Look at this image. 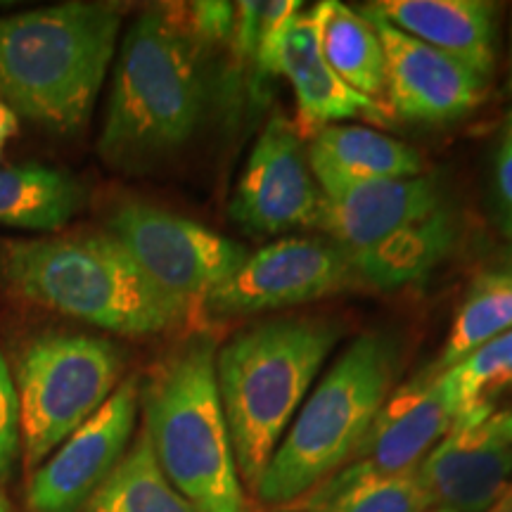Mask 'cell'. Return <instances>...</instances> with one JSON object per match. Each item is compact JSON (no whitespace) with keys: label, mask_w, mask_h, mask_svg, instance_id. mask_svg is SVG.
Here are the masks:
<instances>
[{"label":"cell","mask_w":512,"mask_h":512,"mask_svg":"<svg viewBox=\"0 0 512 512\" xmlns=\"http://www.w3.org/2000/svg\"><path fill=\"white\" fill-rule=\"evenodd\" d=\"M200 43L174 10L152 8L121 38L98 152L119 171H150L190 143L207 107Z\"/></svg>","instance_id":"cell-1"},{"label":"cell","mask_w":512,"mask_h":512,"mask_svg":"<svg viewBox=\"0 0 512 512\" xmlns=\"http://www.w3.org/2000/svg\"><path fill=\"white\" fill-rule=\"evenodd\" d=\"M0 287L128 337L176 330L192 313V306L164 292L110 233L0 242Z\"/></svg>","instance_id":"cell-2"},{"label":"cell","mask_w":512,"mask_h":512,"mask_svg":"<svg viewBox=\"0 0 512 512\" xmlns=\"http://www.w3.org/2000/svg\"><path fill=\"white\" fill-rule=\"evenodd\" d=\"M121 12L60 3L0 17V95L12 112L72 136L91 119L110 72Z\"/></svg>","instance_id":"cell-3"},{"label":"cell","mask_w":512,"mask_h":512,"mask_svg":"<svg viewBox=\"0 0 512 512\" xmlns=\"http://www.w3.org/2000/svg\"><path fill=\"white\" fill-rule=\"evenodd\" d=\"M339 337L335 320L275 318L238 332L216 351L238 475L252 494Z\"/></svg>","instance_id":"cell-4"},{"label":"cell","mask_w":512,"mask_h":512,"mask_svg":"<svg viewBox=\"0 0 512 512\" xmlns=\"http://www.w3.org/2000/svg\"><path fill=\"white\" fill-rule=\"evenodd\" d=\"M145 434L162 472L197 512H249L216 382V342L192 335L140 387Z\"/></svg>","instance_id":"cell-5"},{"label":"cell","mask_w":512,"mask_h":512,"mask_svg":"<svg viewBox=\"0 0 512 512\" xmlns=\"http://www.w3.org/2000/svg\"><path fill=\"white\" fill-rule=\"evenodd\" d=\"M399 373V339L387 332L356 337L306 396L254 496L271 508H290L342 470Z\"/></svg>","instance_id":"cell-6"},{"label":"cell","mask_w":512,"mask_h":512,"mask_svg":"<svg viewBox=\"0 0 512 512\" xmlns=\"http://www.w3.org/2000/svg\"><path fill=\"white\" fill-rule=\"evenodd\" d=\"M124 358L110 339L41 335L17 368L24 465L36 470L117 389Z\"/></svg>","instance_id":"cell-7"},{"label":"cell","mask_w":512,"mask_h":512,"mask_svg":"<svg viewBox=\"0 0 512 512\" xmlns=\"http://www.w3.org/2000/svg\"><path fill=\"white\" fill-rule=\"evenodd\" d=\"M107 226L164 292L192 309L202 306L249 254L245 245L202 223L143 202L121 204Z\"/></svg>","instance_id":"cell-8"},{"label":"cell","mask_w":512,"mask_h":512,"mask_svg":"<svg viewBox=\"0 0 512 512\" xmlns=\"http://www.w3.org/2000/svg\"><path fill=\"white\" fill-rule=\"evenodd\" d=\"M456 415L458 408L446 370L432 363L401 387H394L354 456L320 486L344 489L368 479L399 477L418 470Z\"/></svg>","instance_id":"cell-9"},{"label":"cell","mask_w":512,"mask_h":512,"mask_svg":"<svg viewBox=\"0 0 512 512\" xmlns=\"http://www.w3.org/2000/svg\"><path fill=\"white\" fill-rule=\"evenodd\" d=\"M354 285L349 256L335 242L285 238L247 254L202 306L214 316H247L316 302Z\"/></svg>","instance_id":"cell-10"},{"label":"cell","mask_w":512,"mask_h":512,"mask_svg":"<svg viewBox=\"0 0 512 512\" xmlns=\"http://www.w3.org/2000/svg\"><path fill=\"white\" fill-rule=\"evenodd\" d=\"M323 192L309 164V150L297 126L271 119L256 140L230 202V216L256 235L292 228H318Z\"/></svg>","instance_id":"cell-11"},{"label":"cell","mask_w":512,"mask_h":512,"mask_svg":"<svg viewBox=\"0 0 512 512\" xmlns=\"http://www.w3.org/2000/svg\"><path fill=\"white\" fill-rule=\"evenodd\" d=\"M138 408L140 380L131 375L36 467L27 489L29 512H79L88 505L126 456Z\"/></svg>","instance_id":"cell-12"},{"label":"cell","mask_w":512,"mask_h":512,"mask_svg":"<svg viewBox=\"0 0 512 512\" xmlns=\"http://www.w3.org/2000/svg\"><path fill=\"white\" fill-rule=\"evenodd\" d=\"M432 505L451 512H491L512 482V437L494 403L460 413L418 467Z\"/></svg>","instance_id":"cell-13"},{"label":"cell","mask_w":512,"mask_h":512,"mask_svg":"<svg viewBox=\"0 0 512 512\" xmlns=\"http://www.w3.org/2000/svg\"><path fill=\"white\" fill-rule=\"evenodd\" d=\"M363 15V12H361ZM384 50L387 110L415 124H451L482 105L489 79L370 15Z\"/></svg>","instance_id":"cell-14"},{"label":"cell","mask_w":512,"mask_h":512,"mask_svg":"<svg viewBox=\"0 0 512 512\" xmlns=\"http://www.w3.org/2000/svg\"><path fill=\"white\" fill-rule=\"evenodd\" d=\"M441 195L439 178L432 174L351 185L323 195L318 228L344 252H356L430 216L444 204Z\"/></svg>","instance_id":"cell-15"},{"label":"cell","mask_w":512,"mask_h":512,"mask_svg":"<svg viewBox=\"0 0 512 512\" xmlns=\"http://www.w3.org/2000/svg\"><path fill=\"white\" fill-rule=\"evenodd\" d=\"M275 74H283L290 81L297 98V131L304 138L347 119L373 121L377 126L392 124L394 117L387 107L356 93L328 67L304 10L287 24L280 38Z\"/></svg>","instance_id":"cell-16"},{"label":"cell","mask_w":512,"mask_h":512,"mask_svg":"<svg viewBox=\"0 0 512 512\" xmlns=\"http://www.w3.org/2000/svg\"><path fill=\"white\" fill-rule=\"evenodd\" d=\"M363 15L392 24L425 46L463 62L484 79L496 64V12L486 0H380Z\"/></svg>","instance_id":"cell-17"},{"label":"cell","mask_w":512,"mask_h":512,"mask_svg":"<svg viewBox=\"0 0 512 512\" xmlns=\"http://www.w3.org/2000/svg\"><path fill=\"white\" fill-rule=\"evenodd\" d=\"M306 150L323 195L361 183L415 178L425 166L415 147L368 126H325L313 133Z\"/></svg>","instance_id":"cell-18"},{"label":"cell","mask_w":512,"mask_h":512,"mask_svg":"<svg viewBox=\"0 0 512 512\" xmlns=\"http://www.w3.org/2000/svg\"><path fill=\"white\" fill-rule=\"evenodd\" d=\"M456 240V214L441 204L425 219L408 223L373 245L347 252V256L358 283L375 290H396L434 271L453 252Z\"/></svg>","instance_id":"cell-19"},{"label":"cell","mask_w":512,"mask_h":512,"mask_svg":"<svg viewBox=\"0 0 512 512\" xmlns=\"http://www.w3.org/2000/svg\"><path fill=\"white\" fill-rule=\"evenodd\" d=\"M306 17L332 72L356 93L384 105V50L373 22L339 0H323Z\"/></svg>","instance_id":"cell-20"},{"label":"cell","mask_w":512,"mask_h":512,"mask_svg":"<svg viewBox=\"0 0 512 512\" xmlns=\"http://www.w3.org/2000/svg\"><path fill=\"white\" fill-rule=\"evenodd\" d=\"M86 192L79 178L41 164L0 166V226L60 230L79 214Z\"/></svg>","instance_id":"cell-21"},{"label":"cell","mask_w":512,"mask_h":512,"mask_svg":"<svg viewBox=\"0 0 512 512\" xmlns=\"http://www.w3.org/2000/svg\"><path fill=\"white\" fill-rule=\"evenodd\" d=\"M86 508L88 512H197L166 479L145 430Z\"/></svg>","instance_id":"cell-22"},{"label":"cell","mask_w":512,"mask_h":512,"mask_svg":"<svg viewBox=\"0 0 512 512\" xmlns=\"http://www.w3.org/2000/svg\"><path fill=\"white\" fill-rule=\"evenodd\" d=\"M512 330V273H484L458 306L446 344L434 366L453 368L503 332Z\"/></svg>","instance_id":"cell-23"},{"label":"cell","mask_w":512,"mask_h":512,"mask_svg":"<svg viewBox=\"0 0 512 512\" xmlns=\"http://www.w3.org/2000/svg\"><path fill=\"white\" fill-rule=\"evenodd\" d=\"M290 508L302 512H427L432 508V498L422 486L418 470H413L399 477L368 479L344 489L318 486Z\"/></svg>","instance_id":"cell-24"},{"label":"cell","mask_w":512,"mask_h":512,"mask_svg":"<svg viewBox=\"0 0 512 512\" xmlns=\"http://www.w3.org/2000/svg\"><path fill=\"white\" fill-rule=\"evenodd\" d=\"M238 19H235L233 53L252 64L259 74H275L278 46L287 24L292 22L304 3L299 0H254V3H235Z\"/></svg>","instance_id":"cell-25"},{"label":"cell","mask_w":512,"mask_h":512,"mask_svg":"<svg viewBox=\"0 0 512 512\" xmlns=\"http://www.w3.org/2000/svg\"><path fill=\"white\" fill-rule=\"evenodd\" d=\"M458 415L494 403V396L512 387V330L503 332L446 370ZM456 415V418H458Z\"/></svg>","instance_id":"cell-26"},{"label":"cell","mask_w":512,"mask_h":512,"mask_svg":"<svg viewBox=\"0 0 512 512\" xmlns=\"http://www.w3.org/2000/svg\"><path fill=\"white\" fill-rule=\"evenodd\" d=\"M22 456V425H19V396L3 351H0V484L8 482Z\"/></svg>","instance_id":"cell-27"},{"label":"cell","mask_w":512,"mask_h":512,"mask_svg":"<svg viewBox=\"0 0 512 512\" xmlns=\"http://www.w3.org/2000/svg\"><path fill=\"white\" fill-rule=\"evenodd\" d=\"M183 27L200 46H230L235 34L238 8L235 3L207 0V3H190L188 10L178 12Z\"/></svg>","instance_id":"cell-28"},{"label":"cell","mask_w":512,"mask_h":512,"mask_svg":"<svg viewBox=\"0 0 512 512\" xmlns=\"http://www.w3.org/2000/svg\"><path fill=\"white\" fill-rule=\"evenodd\" d=\"M494 183L501 228L512 238V136H508V133H505L503 145L498 147Z\"/></svg>","instance_id":"cell-29"},{"label":"cell","mask_w":512,"mask_h":512,"mask_svg":"<svg viewBox=\"0 0 512 512\" xmlns=\"http://www.w3.org/2000/svg\"><path fill=\"white\" fill-rule=\"evenodd\" d=\"M17 128H19L17 114L12 112L3 100H0V157L5 155V147H8L12 136L17 133Z\"/></svg>","instance_id":"cell-30"},{"label":"cell","mask_w":512,"mask_h":512,"mask_svg":"<svg viewBox=\"0 0 512 512\" xmlns=\"http://www.w3.org/2000/svg\"><path fill=\"white\" fill-rule=\"evenodd\" d=\"M0 512H15L12 510V503L8 501V496H5L3 484H0Z\"/></svg>","instance_id":"cell-31"},{"label":"cell","mask_w":512,"mask_h":512,"mask_svg":"<svg viewBox=\"0 0 512 512\" xmlns=\"http://www.w3.org/2000/svg\"><path fill=\"white\" fill-rule=\"evenodd\" d=\"M491 512H512V498H501V503Z\"/></svg>","instance_id":"cell-32"},{"label":"cell","mask_w":512,"mask_h":512,"mask_svg":"<svg viewBox=\"0 0 512 512\" xmlns=\"http://www.w3.org/2000/svg\"><path fill=\"white\" fill-rule=\"evenodd\" d=\"M508 88L512 93V17H510V81H508Z\"/></svg>","instance_id":"cell-33"},{"label":"cell","mask_w":512,"mask_h":512,"mask_svg":"<svg viewBox=\"0 0 512 512\" xmlns=\"http://www.w3.org/2000/svg\"><path fill=\"white\" fill-rule=\"evenodd\" d=\"M505 430L512 437V411H505Z\"/></svg>","instance_id":"cell-34"},{"label":"cell","mask_w":512,"mask_h":512,"mask_svg":"<svg viewBox=\"0 0 512 512\" xmlns=\"http://www.w3.org/2000/svg\"><path fill=\"white\" fill-rule=\"evenodd\" d=\"M503 498H512V482H510V486H508V491H505V496Z\"/></svg>","instance_id":"cell-35"},{"label":"cell","mask_w":512,"mask_h":512,"mask_svg":"<svg viewBox=\"0 0 512 512\" xmlns=\"http://www.w3.org/2000/svg\"><path fill=\"white\" fill-rule=\"evenodd\" d=\"M508 136H512V114H510V119H508Z\"/></svg>","instance_id":"cell-36"},{"label":"cell","mask_w":512,"mask_h":512,"mask_svg":"<svg viewBox=\"0 0 512 512\" xmlns=\"http://www.w3.org/2000/svg\"><path fill=\"white\" fill-rule=\"evenodd\" d=\"M432 512H451V510H441V508H437V510H432Z\"/></svg>","instance_id":"cell-37"}]
</instances>
